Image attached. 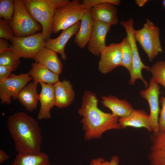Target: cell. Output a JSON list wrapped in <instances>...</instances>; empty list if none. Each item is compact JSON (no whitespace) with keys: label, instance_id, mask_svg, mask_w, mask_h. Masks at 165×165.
<instances>
[{"label":"cell","instance_id":"6da1fadb","mask_svg":"<svg viewBox=\"0 0 165 165\" xmlns=\"http://www.w3.org/2000/svg\"><path fill=\"white\" fill-rule=\"evenodd\" d=\"M98 101L95 93L90 91L84 92L78 113L82 117L80 122L85 141L100 138L109 130L122 129L119 117L101 111L98 107Z\"/></svg>","mask_w":165,"mask_h":165},{"label":"cell","instance_id":"7a4b0ae2","mask_svg":"<svg viewBox=\"0 0 165 165\" xmlns=\"http://www.w3.org/2000/svg\"><path fill=\"white\" fill-rule=\"evenodd\" d=\"M8 130L18 153L41 152L43 137L37 121L27 113L18 112L8 119Z\"/></svg>","mask_w":165,"mask_h":165},{"label":"cell","instance_id":"3957f363","mask_svg":"<svg viewBox=\"0 0 165 165\" xmlns=\"http://www.w3.org/2000/svg\"><path fill=\"white\" fill-rule=\"evenodd\" d=\"M25 7L32 18L42 28V34L45 41L52 32L53 18L56 9L60 7L58 0H24Z\"/></svg>","mask_w":165,"mask_h":165},{"label":"cell","instance_id":"277c9868","mask_svg":"<svg viewBox=\"0 0 165 165\" xmlns=\"http://www.w3.org/2000/svg\"><path fill=\"white\" fill-rule=\"evenodd\" d=\"M89 9L79 0L69 1L65 5L57 8L53 20V33L57 34L80 21Z\"/></svg>","mask_w":165,"mask_h":165},{"label":"cell","instance_id":"5b68a950","mask_svg":"<svg viewBox=\"0 0 165 165\" xmlns=\"http://www.w3.org/2000/svg\"><path fill=\"white\" fill-rule=\"evenodd\" d=\"M135 39L152 62L163 51L160 39L159 28L147 18L143 27L134 31Z\"/></svg>","mask_w":165,"mask_h":165},{"label":"cell","instance_id":"8992f818","mask_svg":"<svg viewBox=\"0 0 165 165\" xmlns=\"http://www.w3.org/2000/svg\"><path fill=\"white\" fill-rule=\"evenodd\" d=\"M15 12L10 24L14 36L22 37L31 36L41 31V25L31 16L24 0H14Z\"/></svg>","mask_w":165,"mask_h":165},{"label":"cell","instance_id":"52a82bcc","mask_svg":"<svg viewBox=\"0 0 165 165\" xmlns=\"http://www.w3.org/2000/svg\"><path fill=\"white\" fill-rule=\"evenodd\" d=\"M133 23L134 20L132 18L127 21H121L120 23L125 29L126 37L130 45L132 51V68L130 73V78L129 82L130 85H134L136 80L139 79L142 81L145 87H147L148 84L142 76V70L145 69L150 71V67L144 64L141 60L134 35Z\"/></svg>","mask_w":165,"mask_h":165},{"label":"cell","instance_id":"ba28073f","mask_svg":"<svg viewBox=\"0 0 165 165\" xmlns=\"http://www.w3.org/2000/svg\"><path fill=\"white\" fill-rule=\"evenodd\" d=\"M32 79L28 73L15 75L9 76L0 82V99L2 104L12 103L11 98L17 99L20 92Z\"/></svg>","mask_w":165,"mask_h":165},{"label":"cell","instance_id":"9c48e42d","mask_svg":"<svg viewBox=\"0 0 165 165\" xmlns=\"http://www.w3.org/2000/svg\"><path fill=\"white\" fill-rule=\"evenodd\" d=\"M12 48L21 57L35 58L37 53L44 47L45 41L42 33L22 37L15 36L10 40Z\"/></svg>","mask_w":165,"mask_h":165},{"label":"cell","instance_id":"30bf717a","mask_svg":"<svg viewBox=\"0 0 165 165\" xmlns=\"http://www.w3.org/2000/svg\"><path fill=\"white\" fill-rule=\"evenodd\" d=\"M159 84L153 78L150 79L148 87L141 90L140 94L148 102L150 110L149 115L153 134L160 132L159 124V115L160 112L159 97L160 94Z\"/></svg>","mask_w":165,"mask_h":165},{"label":"cell","instance_id":"8fae6325","mask_svg":"<svg viewBox=\"0 0 165 165\" xmlns=\"http://www.w3.org/2000/svg\"><path fill=\"white\" fill-rule=\"evenodd\" d=\"M98 63L99 71L106 74L121 66L122 43H112L107 46L101 53Z\"/></svg>","mask_w":165,"mask_h":165},{"label":"cell","instance_id":"7c38bea8","mask_svg":"<svg viewBox=\"0 0 165 165\" xmlns=\"http://www.w3.org/2000/svg\"><path fill=\"white\" fill-rule=\"evenodd\" d=\"M111 25L101 22L94 21L91 35L88 43L87 49L93 55L100 56L106 47L105 38Z\"/></svg>","mask_w":165,"mask_h":165},{"label":"cell","instance_id":"4fadbf2b","mask_svg":"<svg viewBox=\"0 0 165 165\" xmlns=\"http://www.w3.org/2000/svg\"><path fill=\"white\" fill-rule=\"evenodd\" d=\"M80 21H79L69 28L62 30L57 37L49 38L45 42V47L59 53L61 59L66 60L67 55L64 51L65 46L68 40L78 32L80 27Z\"/></svg>","mask_w":165,"mask_h":165},{"label":"cell","instance_id":"5bb4252c","mask_svg":"<svg viewBox=\"0 0 165 165\" xmlns=\"http://www.w3.org/2000/svg\"><path fill=\"white\" fill-rule=\"evenodd\" d=\"M40 84L42 88L39 100L40 107L37 119L39 120L49 119L51 118L50 110L55 106L54 85L43 82Z\"/></svg>","mask_w":165,"mask_h":165},{"label":"cell","instance_id":"9a60e30c","mask_svg":"<svg viewBox=\"0 0 165 165\" xmlns=\"http://www.w3.org/2000/svg\"><path fill=\"white\" fill-rule=\"evenodd\" d=\"M90 9L91 16L94 21H100L111 25H116L118 22L117 9L111 3L96 5Z\"/></svg>","mask_w":165,"mask_h":165},{"label":"cell","instance_id":"2e32d148","mask_svg":"<svg viewBox=\"0 0 165 165\" xmlns=\"http://www.w3.org/2000/svg\"><path fill=\"white\" fill-rule=\"evenodd\" d=\"M150 140L148 156L150 165H165V132L152 134Z\"/></svg>","mask_w":165,"mask_h":165},{"label":"cell","instance_id":"e0dca14e","mask_svg":"<svg viewBox=\"0 0 165 165\" xmlns=\"http://www.w3.org/2000/svg\"><path fill=\"white\" fill-rule=\"evenodd\" d=\"M119 123L122 129L127 127H143L152 132L149 115L142 110L133 109L127 116L119 118Z\"/></svg>","mask_w":165,"mask_h":165},{"label":"cell","instance_id":"ac0fdd59","mask_svg":"<svg viewBox=\"0 0 165 165\" xmlns=\"http://www.w3.org/2000/svg\"><path fill=\"white\" fill-rule=\"evenodd\" d=\"M54 84L55 106L59 108L66 107L73 101L75 92L71 82L65 79Z\"/></svg>","mask_w":165,"mask_h":165},{"label":"cell","instance_id":"d6986e66","mask_svg":"<svg viewBox=\"0 0 165 165\" xmlns=\"http://www.w3.org/2000/svg\"><path fill=\"white\" fill-rule=\"evenodd\" d=\"M34 59L35 62L57 75L62 72L63 65L57 53L45 47L37 53Z\"/></svg>","mask_w":165,"mask_h":165},{"label":"cell","instance_id":"ffe728a7","mask_svg":"<svg viewBox=\"0 0 165 165\" xmlns=\"http://www.w3.org/2000/svg\"><path fill=\"white\" fill-rule=\"evenodd\" d=\"M104 107L109 108L114 116L119 118L128 116L133 109L131 104L125 99L121 100L113 95L101 97Z\"/></svg>","mask_w":165,"mask_h":165},{"label":"cell","instance_id":"44dd1931","mask_svg":"<svg viewBox=\"0 0 165 165\" xmlns=\"http://www.w3.org/2000/svg\"><path fill=\"white\" fill-rule=\"evenodd\" d=\"M38 83L33 82L26 85L19 93L17 99L26 110L31 112L35 110L39 100L37 91Z\"/></svg>","mask_w":165,"mask_h":165},{"label":"cell","instance_id":"7402d4cb","mask_svg":"<svg viewBox=\"0 0 165 165\" xmlns=\"http://www.w3.org/2000/svg\"><path fill=\"white\" fill-rule=\"evenodd\" d=\"M80 21V28L74 41L79 48L83 49L88 44L93 30L94 21L91 16L90 8Z\"/></svg>","mask_w":165,"mask_h":165},{"label":"cell","instance_id":"603a6c76","mask_svg":"<svg viewBox=\"0 0 165 165\" xmlns=\"http://www.w3.org/2000/svg\"><path fill=\"white\" fill-rule=\"evenodd\" d=\"M28 73L33 81L38 83L43 82L54 84L59 81L58 75L35 62L31 64V69Z\"/></svg>","mask_w":165,"mask_h":165},{"label":"cell","instance_id":"cb8c5ba5","mask_svg":"<svg viewBox=\"0 0 165 165\" xmlns=\"http://www.w3.org/2000/svg\"><path fill=\"white\" fill-rule=\"evenodd\" d=\"M12 165H51L48 156L40 152L35 154L18 153Z\"/></svg>","mask_w":165,"mask_h":165},{"label":"cell","instance_id":"d4e9b609","mask_svg":"<svg viewBox=\"0 0 165 165\" xmlns=\"http://www.w3.org/2000/svg\"><path fill=\"white\" fill-rule=\"evenodd\" d=\"M20 58L11 46L0 53V65L9 67L13 69V71H14L21 63Z\"/></svg>","mask_w":165,"mask_h":165},{"label":"cell","instance_id":"484cf974","mask_svg":"<svg viewBox=\"0 0 165 165\" xmlns=\"http://www.w3.org/2000/svg\"><path fill=\"white\" fill-rule=\"evenodd\" d=\"M121 42L122 60L121 66L127 69L130 74L132 68L133 55L131 47L127 37Z\"/></svg>","mask_w":165,"mask_h":165},{"label":"cell","instance_id":"4316f807","mask_svg":"<svg viewBox=\"0 0 165 165\" xmlns=\"http://www.w3.org/2000/svg\"><path fill=\"white\" fill-rule=\"evenodd\" d=\"M149 71L156 81L165 88V61H157L150 67Z\"/></svg>","mask_w":165,"mask_h":165},{"label":"cell","instance_id":"83f0119b","mask_svg":"<svg viewBox=\"0 0 165 165\" xmlns=\"http://www.w3.org/2000/svg\"><path fill=\"white\" fill-rule=\"evenodd\" d=\"M15 9L14 0H0V18L11 21Z\"/></svg>","mask_w":165,"mask_h":165},{"label":"cell","instance_id":"f1b7e54d","mask_svg":"<svg viewBox=\"0 0 165 165\" xmlns=\"http://www.w3.org/2000/svg\"><path fill=\"white\" fill-rule=\"evenodd\" d=\"M10 21L0 18V38L9 40L14 35L10 24Z\"/></svg>","mask_w":165,"mask_h":165},{"label":"cell","instance_id":"f546056e","mask_svg":"<svg viewBox=\"0 0 165 165\" xmlns=\"http://www.w3.org/2000/svg\"><path fill=\"white\" fill-rule=\"evenodd\" d=\"M159 102L162 106L159 118L158 124L160 131L165 132V97L161 96Z\"/></svg>","mask_w":165,"mask_h":165},{"label":"cell","instance_id":"4dcf8cb0","mask_svg":"<svg viewBox=\"0 0 165 165\" xmlns=\"http://www.w3.org/2000/svg\"><path fill=\"white\" fill-rule=\"evenodd\" d=\"M121 1L119 0H83L82 2L87 8H90L94 6L105 3H111L115 6L119 5Z\"/></svg>","mask_w":165,"mask_h":165},{"label":"cell","instance_id":"1f68e13d","mask_svg":"<svg viewBox=\"0 0 165 165\" xmlns=\"http://www.w3.org/2000/svg\"><path fill=\"white\" fill-rule=\"evenodd\" d=\"M13 71L10 67L0 65V82L9 76Z\"/></svg>","mask_w":165,"mask_h":165},{"label":"cell","instance_id":"d6a6232c","mask_svg":"<svg viewBox=\"0 0 165 165\" xmlns=\"http://www.w3.org/2000/svg\"><path fill=\"white\" fill-rule=\"evenodd\" d=\"M109 161L106 160L102 157H99L92 159L90 165H108Z\"/></svg>","mask_w":165,"mask_h":165},{"label":"cell","instance_id":"836d02e7","mask_svg":"<svg viewBox=\"0 0 165 165\" xmlns=\"http://www.w3.org/2000/svg\"><path fill=\"white\" fill-rule=\"evenodd\" d=\"M11 46L9 45L8 40L3 38H0V53H2Z\"/></svg>","mask_w":165,"mask_h":165},{"label":"cell","instance_id":"e575fe53","mask_svg":"<svg viewBox=\"0 0 165 165\" xmlns=\"http://www.w3.org/2000/svg\"><path fill=\"white\" fill-rule=\"evenodd\" d=\"M10 158V156L1 149H0V163L1 164L5 160Z\"/></svg>","mask_w":165,"mask_h":165},{"label":"cell","instance_id":"d590c367","mask_svg":"<svg viewBox=\"0 0 165 165\" xmlns=\"http://www.w3.org/2000/svg\"><path fill=\"white\" fill-rule=\"evenodd\" d=\"M119 159L117 156H112L108 165H119Z\"/></svg>","mask_w":165,"mask_h":165},{"label":"cell","instance_id":"8d00e7d4","mask_svg":"<svg viewBox=\"0 0 165 165\" xmlns=\"http://www.w3.org/2000/svg\"><path fill=\"white\" fill-rule=\"evenodd\" d=\"M147 1L148 0H135L136 3L140 7H142L144 6Z\"/></svg>","mask_w":165,"mask_h":165},{"label":"cell","instance_id":"74e56055","mask_svg":"<svg viewBox=\"0 0 165 165\" xmlns=\"http://www.w3.org/2000/svg\"><path fill=\"white\" fill-rule=\"evenodd\" d=\"M163 4L164 7H165V0L163 1Z\"/></svg>","mask_w":165,"mask_h":165}]
</instances>
